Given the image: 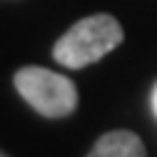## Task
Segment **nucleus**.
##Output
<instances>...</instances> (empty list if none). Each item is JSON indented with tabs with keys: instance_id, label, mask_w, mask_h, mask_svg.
Listing matches in <instances>:
<instances>
[{
	"instance_id": "f257e3e1",
	"label": "nucleus",
	"mask_w": 157,
	"mask_h": 157,
	"mask_svg": "<svg viewBox=\"0 0 157 157\" xmlns=\"http://www.w3.org/2000/svg\"><path fill=\"white\" fill-rule=\"evenodd\" d=\"M122 37H125L122 25L112 15H107V13L90 15L85 20L75 23L55 43L52 57L63 67L82 70V67L97 63L100 57H105L107 52H112L122 43Z\"/></svg>"
},
{
	"instance_id": "f03ea898",
	"label": "nucleus",
	"mask_w": 157,
	"mask_h": 157,
	"mask_svg": "<svg viewBox=\"0 0 157 157\" xmlns=\"http://www.w3.org/2000/svg\"><path fill=\"white\" fill-rule=\"evenodd\" d=\"M15 87L25 102L45 117H67L77 107V87L70 77L45 67H23L15 72Z\"/></svg>"
},
{
	"instance_id": "7ed1b4c3",
	"label": "nucleus",
	"mask_w": 157,
	"mask_h": 157,
	"mask_svg": "<svg viewBox=\"0 0 157 157\" xmlns=\"http://www.w3.org/2000/svg\"><path fill=\"white\" fill-rule=\"evenodd\" d=\"M87 157H147L142 140L130 130H115L95 142Z\"/></svg>"
},
{
	"instance_id": "20e7f679",
	"label": "nucleus",
	"mask_w": 157,
	"mask_h": 157,
	"mask_svg": "<svg viewBox=\"0 0 157 157\" xmlns=\"http://www.w3.org/2000/svg\"><path fill=\"white\" fill-rule=\"evenodd\" d=\"M152 110H155V117H157V85L152 90Z\"/></svg>"
},
{
	"instance_id": "39448f33",
	"label": "nucleus",
	"mask_w": 157,
	"mask_h": 157,
	"mask_svg": "<svg viewBox=\"0 0 157 157\" xmlns=\"http://www.w3.org/2000/svg\"><path fill=\"white\" fill-rule=\"evenodd\" d=\"M0 157H3V155H0Z\"/></svg>"
}]
</instances>
